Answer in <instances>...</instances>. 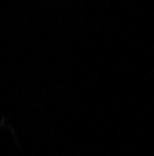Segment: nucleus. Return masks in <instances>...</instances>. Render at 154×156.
<instances>
[]
</instances>
